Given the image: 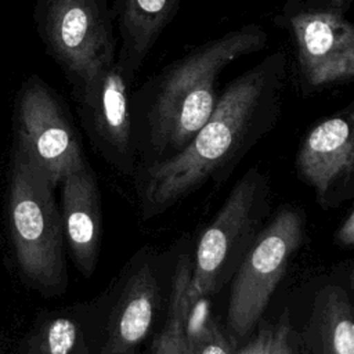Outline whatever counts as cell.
<instances>
[{
	"label": "cell",
	"mask_w": 354,
	"mask_h": 354,
	"mask_svg": "<svg viewBox=\"0 0 354 354\" xmlns=\"http://www.w3.org/2000/svg\"><path fill=\"white\" fill-rule=\"evenodd\" d=\"M286 77L288 57L278 50L232 79L194 138L147 170L148 203L170 205L267 133L279 116Z\"/></svg>",
	"instance_id": "6da1fadb"
},
{
	"label": "cell",
	"mask_w": 354,
	"mask_h": 354,
	"mask_svg": "<svg viewBox=\"0 0 354 354\" xmlns=\"http://www.w3.org/2000/svg\"><path fill=\"white\" fill-rule=\"evenodd\" d=\"M267 43V30L250 22L195 46L165 65L130 93L131 138L140 130L153 151H181L212 115L223 71L234 61L264 50Z\"/></svg>",
	"instance_id": "7a4b0ae2"
},
{
	"label": "cell",
	"mask_w": 354,
	"mask_h": 354,
	"mask_svg": "<svg viewBox=\"0 0 354 354\" xmlns=\"http://www.w3.org/2000/svg\"><path fill=\"white\" fill-rule=\"evenodd\" d=\"M11 232L22 274L36 288L65 285L64 225L46 177L17 149L10 191Z\"/></svg>",
	"instance_id": "3957f363"
},
{
	"label": "cell",
	"mask_w": 354,
	"mask_h": 354,
	"mask_svg": "<svg viewBox=\"0 0 354 354\" xmlns=\"http://www.w3.org/2000/svg\"><path fill=\"white\" fill-rule=\"evenodd\" d=\"M33 21L73 98L100 66L116 59L118 37L109 0H36Z\"/></svg>",
	"instance_id": "277c9868"
},
{
	"label": "cell",
	"mask_w": 354,
	"mask_h": 354,
	"mask_svg": "<svg viewBox=\"0 0 354 354\" xmlns=\"http://www.w3.org/2000/svg\"><path fill=\"white\" fill-rule=\"evenodd\" d=\"M14 149L54 188L87 166L69 108L59 93L37 75L26 76L14 97Z\"/></svg>",
	"instance_id": "5b68a950"
},
{
	"label": "cell",
	"mask_w": 354,
	"mask_h": 354,
	"mask_svg": "<svg viewBox=\"0 0 354 354\" xmlns=\"http://www.w3.org/2000/svg\"><path fill=\"white\" fill-rule=\"evenodd\" d=\"M274 22L290 33L297 87L304 97L354 79V25L344 14L286 0Z\"/></svg>",
	"instance_id": "8992f818"
},
{
	"label": "cell",
	"mask_w": 354,
	"mask_h": 354,
	"mask_svg": "<svg viewBox=\"0 0 354 354\" xmlns=\"http://www.w3.org/2000/svg\"><path fill=\"white\" fill-rule=\"evenodd\" d=\"M301 241L303 217L289 209L278 213L254 239L228 297L227 325L236 339H243L259 322Z\"/></svg>",
	"instance_id": "52a82bcc"
},
{
	"label": "cell",
	"mask_w": 354,
	"mask_h": 354,
	"mask_svg": "<svg viewBox=\"0 0 354 354\" xmlns=\"http://www.w3.org/2000/svg\"><path fill=\"white\" fill-rule=\"evenodd\" d=\"M249 170L230 192L213 223L202 234L191 268L189 292L209 296L227 274L228 267L249 238L260 202V180Z\"/></svg>",
	"instance_id": "ba28073f"
},
{
	"label": "cell",
	"mask_w": 354,
	"mask_h": 354,
	"mask_svg": "<svg viewBox=\"0 0 354 354\" xmlns=\"http://www.w3.org/2000/svg\"><path fill=\"white\" fill-rule=\"evenodd\" d=\"M130 93L131 86L119 72L115 59L100 66L75 98L86 130L115 156H127L133 145Z\"/></svg>",
	"instance_id": "9c48e42d"
},
{
	"label": "cell",
	"mask_w": 354,
	"mask_h": 354,
	"mask_svg": "<svg viewBox=\"0 0 354 354\" xmlns=\"http://www.w3.org/2000/svg\"><path fill=\"white\" fill-rule=\"evenodd\" d=\"M353 165L354 102H350L340 112L313 126L299 148L296 166L321 202L339 178L351 176Z\"/></svg>",
	"instance_id": "30bf717a"
},
{
	"label": "cell",
	"mask_w": 354,
	"mask_h": 354,
	"mask_svg": "<svg viewBox=\"0 0 354 354\" xmlns=\"http://www.w3.org/2000/svg\"><path fill=\"white\" fill-rule=\"evenodd\" d=\"M181 0H113L111 14L119 37L116 66L133 86L144 61L178 12Z\"/></svg>",
	"instance_id": "8fae6325"
},
{
	"label": "cell",
	"mask_w": 354,
	"mask_h": 354,
	"mask_svg": "<svg viewBox=\"0 0 354 354\" xmlns=\"http://www.w3.org/2000/svg\"><path fill=\"white\" fill-rule=\"evenodd\" d=\"M62 225L71 253L82 272L91 275L101 245V206L88 166L62 180Z\"/></svg>",
	"instance_id": "7c38bea8"
},
{
	"label": "cell",
	"mask_w": 354,
	"mask_h": 354,
	"mask_svg": "<svg viewBox=\"0 0 354 354\" xmlns=\"http://www.w3.org/2000/svg\"><path fill=\"white\" fill-rule=\"evenodd\" d=\"M191 268L187 260H181L176 270L169 319L159 337L160 342L177 348L180 354H192L217 328L212 318L207 296L189 292Z\"/></svg>",
	"instance_id": "4fadbf2b"
},
{
	"label": "cell",
	"mask_w": 354,
	"mask_h": 354,
	"mask_svg": "<svg viewBox=\"0 0 354 354\" xmlns=\"http://www.w3.org/2000/svg\"><path fill=\"white\" fill-rule=\"evenodd\" d=\"M158 286L149 267H142L130 279L115 313L106 350L123 354L148 333L156 304Z\"/></svg>",
	"instance_id": "5bb4252c"
},
{
	"label": "cell",
	"mask_w": 354,
	"mask_h": 354,
	"mask_svg": "<svg viewBox=\"0 0 354 354\" xmlns=\"http://www.w3.org/2000/svg\"><path fill=\"white\" fill-rule=\"evenodd\" d=\"M310 328L318 354H354L353 307L344 289L326 286L318 292Z\"/></svg>",
	"instance_id": "9a60e30c"
},
{
	"label": "cell",
	"mask_w": 354,
	"mask_h": 354,
	"mask_svg": "<svg viewBox=\"0 0 354 354\" xmlns=\"http://www.w3.org/2000/svg\"><path fill=\"white\" fill-rule=\"evenodd\" d=\"M77 337L76 325L68 318L54 319L46 329L44 350L46 354H69L75 347Z\"/></svg>",
	"instance_id": "2e32d148"
},
{
	"label": "cell",
	"mask_w": 354,
	"mask_h": 354,
	"mask_svg": "<svg viewBox=\"0 0 354 354\" xmlns=\"http://www.w3.org/2000/svg\"><path fill=\"white\" fill-rule=\"evenodd\" d=\"M192 354H231V348L224 335L216 328L195 350Z\"/></svg>",
	"instance_id": "e0dca14e"
},
{
	"label": "cell",
	"mask_w": 354,
	"mask_h": 354,
	"mask_svg": "<svg viewBox=\"0 0 354 354\" xmlns=\"http://www.w3.org/2000/svg\"><path fill=\"white\" fill-rule=\"evenodd\" d=\"M300 1L313 8L335 11L344 15L347 14V11L351 8V4H353V0H300Z\"/></svg>",
	"instance_id": "ac0fdd59"
},
{
	"label": "cell",
	"mask_w": 354,
	"mask_h": 354,
	"mask_svg": "<svg viewBox=\"0 0 354 354\" xmlns=\"http://www.w3.org/2000/svg\"><path fill=\"white\" fill-rule=\"evenodd\" d=\"M336 238L342 245L351 246L354 243V214L350 212L336 232Z\"/></svg>",
	"instance_id": "d6986e66"
}]
</instances>
